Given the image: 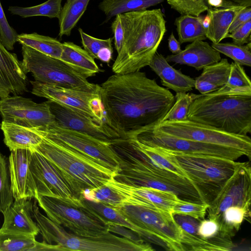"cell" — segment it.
Listing matches in <instances>:
<instances>
[{
  "mask_svg": "<svg viewBox=\"0 0 251 251\" xmlns=\"http://www.w3.org/2000/svg\"><path fill=\"white\" fill-rule=\"evenodd\" d=\"M200 94L189 93H176L175 101L161 122L179 121L188 120L189 108Z\"/></svg>",
  "mask_w": 251,
  "mask_h": 251,
  "instance_id": "cell-40",
  "label": "cell"
},
{
  "mask_svg": "<svg viewBox=\"0 0 251 251\" xmlns=\"http://www.w3.org/2000/svg\"><path fill=\"white\" fill-rule=\"evenodd\" d=\"M30 82L32 85L31 93L33 94L66 106L98 121L90 108L89 101L93 97L99 94L45 84L35 80L30 81Z\"/></svg>",
  "mask_w": 251,
  "mask_h": 251,
  "instance_id": "cell-19",
  "label": "cell"
},
{
  "mask_svg": "<svg viewBox=\"0 0 251 251\" xmlns=\"http://www.w3.org/2000/svg\"><path fill=\"white\" fill-rule=\"evenodd\" d=\"M78 30L84 50L94 59L109 63L112 58L113 50L112 42L113 38L99 39L86 33L80 28Z\"/></svg>",
  "mask_w": 251,
  "mask_h": 251,
  "instance_id": "cell-34",
  "label": "cell"
},
{
  "mask_svg": "<svg viewBox=\"0 0 251 251\" xmlns=\"http://www.w3.org/2000/svg\"><path fill=\"white\" fill-rule=\"evenodd\" d=\"M29 167L37 195L77 199L54 166L35 150L32 151Z\"/></svg>",
  "mask_w": 251,
  "mask_h": 251,
  "instance_id": "cell-17",
  "label": "cell"
},
{
  "mask_svg": "<svg viewBox=\"0 0 251 251\" xmlns=\"http://www.w3.org/2000/svg\"><path fill=\"white\" fill-rule=\"evenodd\" d=\"M244 7L234 2L220 8L209 7L207 10V14L210 18L206 28L207 38L212 43H218L227 38L230 25Z\"/></svg>",
  "mask_w": 251,
  "mask_h": 251,
  "instance_id": "cell-25",
  "label": "cell"
},
{
  "mask_svg": "<svg viewBox=\"0 0 251 251\" xmlns=\"http://www.w3.org/2000/svg\"><path fill=\"white\" fill-rule=\"evenodd\" d=\"M107 183L125 199V204L157 208L172 214L173 207L179 198L175 193L121 183L111 177Z\"/></svg>",
  "mask_w": 251,
  "mask_h": 251,
  "instance_id": "cell-18",
  "label": "cell"
},
{
  "mask_svg": "<svg viewBox=\"0 0 251 251\" xmlns=\"http://www.w3.org/2000/svg\"><path fill=\"white\" fill-rule=\"evenodd\" d=\"M8 158L0 152V212L3 213L13 202Z\"/></svg>",
  "mask_w": 251,
  "mask_h": 251,
  "instance_id": "cell-39",
  "label": "cell"
},
{
  "mask_svg": "<svg viewBox=\"0 0 251 251\" xmlns=\"http://www.w3.org/2000/svg\"><path fill=\"white\" fill-rule=\"evenodd\" d=\"M251 87L250 78L242 65L236 63L230 64V70L226 83L221 88L230 90L236 88Z\"/></svg>",
  "mask_w": 251,
  "mask_h": 251,
  "instance_id": "cell-43",
  "label": "cell"
},
{
  "mask_svg": "<svg viewBox=\"0 0 251 251\" xmlns=\"http://www.w3.org/2000/svg\"><path fill=\"white\" fill-rule=\"evenodd\" d=\"M168 48L173 54L179 53L181 50L180 44L175 38L173 32H172L168 38Z\"/></svg>",
  "mask_w": 251,
  "mask_h": 251,
  "instance_id": "cell-51",
  "label": "cell"
},
{
  "mask_svg": "<svg viewBox=\"0 0 251 251\" xmlns=\"http://www.w3.org/2000/svg\"><path fill=\"white\" fill-rule=\"evenodd\" d=\"M32 128L43 138L85 155L114 174L118 169V156L111 147V142L55 125L44 128Z\"/></svg>",
  "mask_w": 251,
  "mask_h": 251,
  "instance_id": "cell-11",
  "label": "cell"
},
{
  "mask_svg": "<svg viewBox=\"0 0 251 251\" xmlns=\"http://www.w3.org/2000/svg\"><path fill=\"white\" fill-rule=\"evenodd\" d=\"M104 122L121 138L160 123L175 101L167 88L140 71L114 74L100 85Z\"/></svg>",
  "mask_w": 251,
  "mask_h": 251,
  "instance_id": "cell-1",
  "label": "cell"
},
{
  "mask_svg": "<svg viewBox=\"0 0 251 251\" xmlns=\"http://www.w3.org/2000/svg\"><path fill=\"white\" fill-rule=\"evenodd\" d=\"M111 146L119 157V167L113 176L116 180L130 186L171 192L187 201L208 203L204 192L193 182L153 164L127 139H116Z\"/></svg>",
  "mask_w": 251,
  "mask_h": 251,
  "instance_id": "cell-2",
  "label": "cell"
},
{
  "mask_svg": "<svg viewBox=\"0 0 251 251\" xmlns=\"http://www.w3.org/2000/svg\"><path fill=\"white\" fill-rule=\"evenodd\" d=\"M33 206L31 199L14 200L2 213L4 221L1 228L18 233L37 235L39 229L32 219Z\"/></svg>",
  "mask_w": 251,
  "mask_h": 251,
  "instance_id": "cell-22",
  "label": "cell"
},
{
  "mask_svg": "<svg viewBox=\"0 0 251 251\" xmlns=\"http://www.w3.org/2000/svg\"><path fill=\"white\" fill-rule=\"evenodd\" d=\"M251 200L250 164L247 162H238L232 175L209 202L208 218L216 220L227 208L232 206L250 209Z\"/></svg>",
  "mask_w": 251,
  "mask_h": 251,
  "instance_id": "cell-14",
  "label": "cell"
},
{
  "mask_svg": "<svg viewBox=\"0 0 251 251\" xmlns=\"http://www.w3.org/2000/svg\"><path fill=\"white\" fill-rule=\"evenodd\" d=\"M32 216L43 241L53 244V251H152L149 244H136L125 237L107 231L98 236L83 237L75 235L54 223L39 210L35 200Z\"/></svg>",
  "mask_w": 251,
  "mask_h": 251,
  "instance_id": "cell-6",
  "label": "cell"
},
{
  "mask_svg": "<svg viewBox=\"0 0 251 251\" xmlns=\"http://www.w3.org/2000/svg\"><path fill=\"white\" fill-rule=\"evenodd\" d=\"M34 199L49 219L75 235L95 237L109 231L107 221L85 205L81 199L38 194Z\"/></svg>",
  "mask_w": 251,
  "mask_h": 251,
  "instance_id": "cell-7",
  "label": "cell"
},
{
  "mask_svg": "<svg viewBox=\"0 0 251 251\" xmlns=\"http://www.w3.org/2000/svg\"><path fill=\"white\" fill-rule=\"evenodd\" d=\"M164 0H102L99 9L106 16L105 22L112 17L132 11L146 10L163 2Z\"/></svg>",
  "mask_w": 251,
  "mask_h": 251,
  "instance_id": "cell-30",
  "label": "cell"
},
{
  "mask_svg": "<svg viewBox=\"0 0 251 251\" xmlns=\"http://www.w3.org/2000/svg\"><path fill=\"white\" fill-rule=\"evenodd\" d=\"M107 225L108 230L111 232L123 236V237L137 244L145 243L143 238L129 228L110 221H107Z\"/></svg>",
  "mask_w": 251,
  "mask_h": 251,
  "instance_id": "cell-47",
  "label": "cell"
},
{
  "mask_svg": "<svg viewBox=\"0 0 251 251\" xmlns=\"http://www.w3.org/2000/svg\"><path fill=\"white\" fill-rule=\"evenodd\" d=\"M35 236L0 228V251H30L36 241Z\"/></svg>",
  "mask_w": 251,
  "mask_h": 251,
  "instance_id": "cell-35",
  "label": "cell"
},
{
  "mask_svg": "<svg viewBox=\"0 0 251 251\" xmlns=\"http://www.w3.org/2000/svg\"><path fill=\"white\" fill-rule=\"evenodd\" d=\"M22 52L23 71L25 74L31 73L35 81L99 94V85L89 82L60 59L24 45Z\"/></svg>",
  "mask_w": 251,
  "mask_h": 251,
  "instance_id": "cell-9",
  "label": "cell"
},
{
  "mask_svg": "<svg viewBox=\"0 0 251 251\" xmlns=\"http://www.w3.org/2000/svg\"><path fill=\"white\" fill-rule=\"evenodd\" d=\"M90 0H67L59 15V36H70L84 13Z\"/></svg>",
  "mask_w": 251,
  "mask_h": 251,
  "instance_id": "cell-33",
  "label": "cell"
},
{
  "mask_svg": "<svg viewBox=\"0 0 251 251\" xmlns=\"http://www.w3.org/2000/svg\"><path fill=\"white\" fill-rule=\"evenodd\" d=\"M251 209L239 206L227 208L216 220L219 225V233L231 238L239 231L245 220L250 222Z\"/></svg>",
  "mask_w": 251,
  "mask_h": 251,
  "instance_id": "cell-31",
  "label": "cell"
},
{
  "mask_svg": "<svg viewBox=\"0 0 251 251\" xmlns=\"http://www.w3.org/2000/svg\"><path fill=\"white\" fill-rule=\"evenodd\" d=\"M149 66L168 89L176 93H187L195 87V79L173 68L160 53H155Z\"/></svg>",
  "mask_w": 251,
  "mask_h": 251,
  "instance_id": "cell-24",
  "label": "cell"
},
{
  "mask_svg": "<svg viewBox=\"0 0 251 251\" xmlns=\"http://www.w3.org/2000/svg\"><path fill=\"white\" fill-rule=\"evenodd\" d=\"M208 0H167L172 8L181 15L199 17L209 8Z\"/></svg>",
  "mask_w": 251,
  "mask_h": 251,
  "instance_id": "cell-42",
  "label": "cell"
},
{
  "mask_svg": "<svg viewBox=\"0 0 251 251\" xmlns=\"http://www.w3.org/2000/svg\"><path fill=\"white\" fill-rule=\"evenodd\" d=\"M17 40L22 45L30 47L48 56L60 58L62 43L55 38L34 32L18 35Z\"/></svg>",
  "mask_w": 251,
  "mask_h": 251,
  "instance_id": "cell-32",
  "label": "cell"
},
{
  "mask_svg": "<svg viewBox=\"0 0 251 251\" xmlns=\"http://www.w3.org/2000/svg\"><path fill=\"white\" fill-rule=\"evenodd\" d=\"M154 148L163 153L184 173L188 179L204 192V188L212 187H217L219 190L232 175L238 163L219 157L187 154Z\"/></svg>",
  "mask_w": 251,
  "mask_h": 251,
  "instance_id": "cell-10",
  "label": "cell"
},
{
  "mask_svg": "<svg viewBox=\"0 0 251 251\" xmlns=\"http://www.w3.org/2000/svg\"><path fill=\"white\" fill-rule=\"evenodd\" d=\"M62 0H48L46 2L31 7L10 6L8 10L13 15L23 18L42 16L50 18H59L62 9Z\"/></svg>",
  "mask_w": 251,
  "mask_h": 251,
  "instance_id": "cell-36",
  "label": "cell"
},
{
  "mask_svg": "<svg viewBox=\"0 0 251 251\" xmlns=\"http://www.w3.org/2000/svg\"><path fill=\"white\" fill-rule=\"evenodd\" d=\"M48 159L60 173L74 196L107 183L114 173L85 155L43 137L34 150Z\"/></svg>",
  "mask_w": 251,
  "mask_h": 251,
  "instance_id": "cell-5",
  "label": "cell"
},
{
  "mask_svg": "<svg viewBox=\"0 0 251 251\" xmlns=\"http://www.w3.org/2000/svg\"><path fill=\"white\" fill-rule=\"evenodd\" d=\"M10 151L9 171L14 200L35 198L37 194L29 167L32 151L18 149Z\"/></svg>",
  "mask_w": 251,
  "mask_h": 251,
  "instance_id": "cell-20",
  "label": "cell"
},
{
  "mask_svg": "<svg viewBox=\"0 0 251 251\" xmlns=\"http://www.w3.org/2000/svg\"><path fill=\"white\" fill-rule=\"evenodd\" d=\"M83 198L113 208L125 204V198L107 183L96 188L86 190L83 193Z\"/></svg>",
  "mask_w": 251,
  "mask_h": 251,
  "instance_id": "cell-37",
  "label": "cell"
},
{
  "mask_svg": "<svg viewBox=\"0 0 251 251\" xmlns=\"http://www.w3.org/2000/svg\"><path fill=\"white\" fill-rule=\"evenodd\" d=\"M211 46L219 53L232 59L242 66H251V43L238 45L233 43H212Z\"/></svg>",
  "mask_w": 251,
  "mask_h": 251,
  "instance_id": "cell-38",
  "label": "cell"
},
{
  "mask_svg": "<svg viewBox=\"0 0 251 251\" xmlns=\"http://www.w3.org/2000/svg\"><path fill=\"white\" fill-rule=\"evenodd\" d=\"M201 74L197 77L195 88L201 94L218 90L227 82L230 64L227 59L223 58L217 63L204 67Z\"/></svg>",
  "mask_w": 251,
  "mask_h": 251,
  "instance_id": "cell-28",
  "label": "cell"
},
{
  "mask_svg": "<svg viewBox=\"0 0 251 251\" xmlns=\"http://www.w3.org/2000/svg\"><path fill=\"white\" fill-rule=\"evenodd\" d=\"M174 219L178 226L186 232L198 236V229L201 220L190 216L182 214H173Z\"/></svg>",
  "mask_w": 251,
  "mask_h": 251,
  "instance_id": "cell-45",
  "label": "cell"
},
{
  "mask_svg": "<svg viewBox=\"0 0 251 251\" xmlns=\"http://www.w3.org/2000/svg\"><path fill=\"white\" fill-rule=\"evenodd\" d=\"M3 141L10 151L18 149L34 151L42 141L43 137L32 128L2 121L0 124Z\"/></svg>",
  "mask_w": 251,
  "mask_h": 251,
  "instance_id": "cell-27",
  "label": "cell"
},
{
  "mask_svg": "<svg viewBox=\"0 0 251 251\" xmlns=\"http://www.w3.org/2000/svg\"><path fill=\"white\" fill-rule=\"evenodd\" d=\"M46 101L54 117L55 125L57 126L85 133L107 142L121 138L105 122H100L52 101Z\"/></svg>",
  "mask_w": 251,
  "mask_h": 251,
  "instance_id": "cell-16",
  "label": "cell"
},
{
  "mask_svg": "<svg viewBox=\"0 0 251 251\" xmlns=\"http://www.w3.org/2000/svg\"><path fill=\"white\" fill-rule=\"evenodd\" d=\"M133 224L141 228L145 239L167 251H184L183 230L171 213L155 208L125 204L114 208Z\"/></svg>",
  "mask_w": 251,
  "mask_h": 251,
  "instance_id": "cell-8",
  "label": "cell"
},
{
  "mask_svg": "<svg viewBox=\"0 0 251 251\" xmlns=\"http://www.w3.org/2000/svg\"><path fill=\"white\" fill-rule=\"evenodd\" d=\"M111 28L114 34L115 48L117 53H119L121 50L124 39V31L119 15L116 16L111 25Z\"/></svg>",
  "mask_w": 251,
  "mask_h": 251,
  "instance_id": "cell-49",
  "label": "cell"
},
{
  "mask_svg": "<svg viewBox=\"0 0 251 251\" xmlns=\"http://www.w3.org/2000/svg\"><path fill=\"white\" fill-rule=\"evenodd\" d=\"M132 138L145 145L187 154L219 157L235 161L247 156L243 151L234 148L176 137L156 129L153 125L138 130L127 138Z\"/></svg>",
  "mask_w": 251,
  "mask_h": 251,
  "instance_id": "cell-13",
  "label": "cell"
},
{
  "mask_svg": "<svg viewBox=\"0 0 251 251\" xmlns=\"http://www.w3.org/2000/svg\"><path fill=\"white\" fill-rule=\"evenodd\" d=\"M124 31L121 50L112 67L114 74L140 71L149 66L166 32L161 9L119 14Z\"/></svg>",
  "mask_w": 251,
  "mask_h": 251,
  "instance_id": "cell-3",
  "label": "cell"
},
{
  "mask_svg": "<svg viewBox=\"0 0 251 251\" xmlns=\"http://www.w3.org/2000/svg\"><path fill=\"white\" fill-rule=\"evenodd\" d=\"M244 7H251V0H227Z\"/></svg>",
  "mask_w": 251,
  "mask_h": 251,
  "instance_id": "cell-53",
  "label": "cell"
},
{
  "mask_svg": "<svg viewBox=\"0 0 251 251\" xmlns=\"http://www.w3.org/2000/svg\"><path fill=\"white\" fill-rule=\"evenodd\" d=\"M60 59L86 78L95 76L100 72L94 58L84 49L71 42L62 43Z\"/></svg>",
  "mask_w": 251,
  "mask_h": 251,
  "instance_id": "cell-26",
  "label": "cell"
},
{
  "mask_svg": "<svg viewBox=\"0 0 251 251\" xmlns=\"http://www.w3.org/2000/svg\"><path fill=\"white\" fill-rule=\"evenodd\" d=\"M251 19V7H244L236 16L231 23L228 29V33H230L243 25L244 23Z\"/></svg>",
  "mask_w": 251,
  "mask_h": 251,
  "instance_id": "cell-50",
  "label": "cell"
},
{
  "mask_svg": "<svg viewBox=\"0 0 251 251\" xmlns=\"http://www.w3.org/2000/svg\"><path fill=\"white\" fill-rule=\"evenodd\" d=\"M219 225L213 219L201 220L198 229V235L203 239H209L216 236L219 233Z\"/></svg>",
  "mask_w": 251,
  "mask_h": 251,
  "instance_id": "cell-48",
  "label": "cell"
},
{
  "mask_svg": "<svg viewBox=\"0 0 251 251\" xmlns=\"http://www.w3.org/2000/svg\"><path fill=\"white\" fill-rule=\"evenodd\" d=\"M153 126L176 137L239 150L251 157V139L248 135L230 133L189 119L164 121Z\"/></svg>",
  "mask_w": 251,
  "mask_h": 251,
  "instance_id": "cell-12",
  "label": "cell"
},
{
  "mask_svg": "<svg viewBox=\"0 0 251 251\" xmlns=\"http://www.w3.org/2000/svg\"><path fill=\"white\" fill-rule=\"evenodd\" d=\"M251 19L229 33L227 38H231L235 44L244 45L251 42Z\"/></svg>",
  "mask_w": 251,
  "mask_h": 251,
  "instance_id": "cell-46",
  "label": "cell"
},
{
  "mask_svg": "<svg viewBox=\"0 0 251 251\" xmlns=\"http://www.w3.org/2000/svg\"><path fill=\"white\" fill-rule=\"evenodd\" d=\"M168 62H174L194 67L197 70L215 64L221 59V54L208 42L196 40L187 45L184 50L165 58Z\"/></svg>",
  "mask_w": 251,
  "mask_h": 251,
  "instance_id": "cell-23",
  "label": "cell"
},
{
  "mask_svg": "<svg viewBox=\"0 0 251 251\" xmlns=\"http://www.w3.org/2000/svg\"><path fill=\"white\" fill-rule=\"evenodd\" d=\"M203 18L189 15H181L176 18L174 25L176 27L180 44L207 38L206 27L203 24Z\"/></svg>",
  "mask_w": 251,
  "mask_h": 251,
  "instance_id": "cell-29",
  "label": "cell"
},
{
  "mask_svg": "<svg viewBox=\"0 0 251 251\" xmlns=\"http://www.w3.org/2000/svg\"><path fill=\"white\" fill-rule=\"evenodd\" d=\"M26 75L16 54L9 52L0 41V98L22 95L27 91Z\"/></svg>",
  "mask_w": 251,
  "mask_h": 251,
  "instance_id": "cell-21",
  "label": "cell"
},
{
  "mask_svg": "<svg viewBox=\"0 0 251 251\" xmlns=\"http://www.w3.org/2000/svg\"><path fill=\"white\" fill-rule=\"evenodd\" d=\"M188 119L230 133L251 132V87L200 94L190 105Z\"/></svg>",
  "mask_w": 251,
  "mask_h": 251,
  "instance_id": "cell-4",
  "label": "cell"
},
{
  "mask_svg": "<svg viewBox=\"0 0 251 251\" xmlns=\"http://www.w3.org/2000/svg\"><path fill=\"white\" fill-rule=\"evenodd\" d=\"M228 2L226 0H208L207 4L209 7L220 8L226 6Z\"/></svg>",
  "mask_w": 251,
  "mask_h": 251,
  "instance_id": "cell-52",
  "label": "cell"
},
{
  "mask_svg": "<svg viewBox=\"0 0 251 251\" xmlns=\"http://www.w3.org/2000/svg\"><path fill=\"white\" fill-rule=\"evenodd\" d=\"M2 121L29 128H44L55 125L47 101L36 103L22 96H8L0 100Z\"/></svg>",
  "mask_w": 251,
  "mask_h": 251,
  "instance_id": "cell-15",
  "label": "cell"
},
{
  "mask_svg": "<svg viewBox=\"0 0 251 251\" xmlns=\"http://www.w3.org/2000/svg\"><path fill=\"white\" fill-rule=\"evenodd\" d=\"M18 34L9 25L0 1V41L8 50L14 49Z\"/></svg>",
  "mask_w": 251,
  "mask_h": 251,
  "instance_id": "cell-44",
  "label": "cell"
},
{
  "mask_svg": "<svg viewBox=\"0 0 251 251\" xmlns=\"http://www.w3.org/2000/svg\"><path fill=\"white\" fill-rule=\"evenodd\" d=\"M209 206L207 202H195L178 198L172 208V214H182L201 220L204 219Z\"/></svg>",
  "mask_w": 251,
  "mask_h": 251,
  "instance_id": "cell-41",
  "label": "cell"
}]
</instances>
